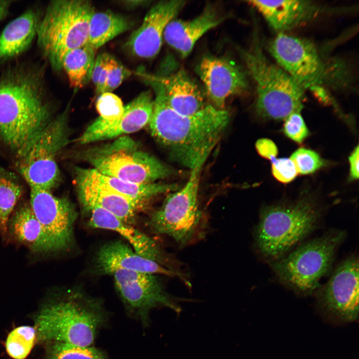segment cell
I'll return each instance as SVG.
<instances>
[{
  "label": "cell",
  "instance_id": "1",
  "mask_svg": "<svg viewBox=\"0 0 359 359\" xmlns=\"http://www.w3.org/2000/svg\"><path fill=\"white\" fill-rule=\"evenodd\" d=\"M146 79L155 93L148 124L151 135L176 162L190 170L203 166L229 123L228 112L208 104L193 115H180L167 104L162 85Z\"/></svg>",
  "mask_w": 359,
  "mask_h": 359
},
{
  "label": "cell",
  "instance_id": "2",
  "mask_svg": "<svg viewBox=\"0 0 359 359\" xmlns=\"http://www.w3.org/2000/svg\"><path fill=\"white\" fill-rule=\"evenodd\" d=\"M42 72L19 66L0 77V139L15 154L52 119Z\"/></svg>",
  "mask_w": 359,
  "mask_h": 359
},
{
  "label": "cell",
  "instance_id": "3",
  "mask_svg": "<svg viewBox=\"0 0 359 359\" xmlns=\"http://www.w3.org/2000/svg\"><path fill=\"white\" fill-rule=\"evenodd\" d=\"M107 316L99 299L80 287L44 305L34 318L36 341L92 346Z\"/></svg>",
  "mask_w": 359,
  "mask_h": 359
},
{
  "label": "cell",
  "instance_id": "4",
  "mask_svg": "<svg viewBox=\"0 0 359 359\" xmlns=\"http://www.w3.org/2000/svg\"><path fill=\"white\" fill-rule=\"evenodd\" d=\"M268 50L277 65L305 90L315 87L347 88L351 72L342 60L327 59L310 40L280 33Z\"/></svg>",
  "mask_w": 359,
  "mask_h": 359
},
{
  "label": "cell",
  "instance_id": "5",
  "mask_svg": "<svg viewBox=\"0 0 359 359\" xmlns=\"http://www.w3.org/2000/svg\"><path fill=\"white\" fill-rule=\"evenodd\" d=\"M321 216L318 204L307 195L263 207L255 230L257 249L268 259L280 258L315 227Z\"/></svg>",
  "mask_w": 359,
  "mask_h": 359
},
{
  "label": "cell",
  "instance_id": "6",
  "mask_svg": "<svg viewBox=\"0 0 359 359\" xmlns=\"http://www.w3.org/2000/svg\"><path fill=\"white\" fill-rule=\"evenodd\" d=\"M94 12L89 0H55L49 3L39 20L36 36L43 55L53 69H61L65 55L87 43L89 21Z\"/></svg>",
  "mask_w": 359,
  "mask_h": 359
},
{
  "label": "cell",
  "instance_id": "7",
  "mask_svg": "<svg viewBox=\"0 0 359 359\" xmlns=\"http://www.w3.org/2000/svg\"><path fill=\"white\" fill-rule=\"evenodd\" d=\"M242 53L255 83L257 114L264 119L281 120L300 112L305 90L279 66L268 60L259 44L255 43Z\"/></svg>",
  "mask_w": 359,
  "mask_h": 359
},
{
  "label": "cell",
  "instance_id": "8",
  "mask_svg": "<svg viewBox=\"0 0 359 359\" xmlns=\"http://www.w3.org/2000/svg\"><path fill=\"white\" fill-rule=\"evenodd\" d=\"M83 157L98 173L136 183L156 182L172 173L166 165L142 150L127 135L89 149L84 151Z\"/></svg>",
  "mask_w": 359,
  "mask_h": 359
},
{
  "label": "cell",
  "instance_id": "9",
  "mask_svg": "<svg viewBox=\"0 0 359 359\" xmlns=\"http://www.w3.org/2000/svg\"><path fill=\"white\" fill-rule=\"evenodd\" d=\"M345 237L343 231H329L275 260L272 268L280 281L296 292L312 294L330 271L336 250Z\"/></svg>",
  "mask_w": 359,
  "mask_h": 359
},
{
  "label": "cell",
  "instance_id": "10",
  "mask_svg": "<svg viewBox=\"0 0 359 359\" xmlns=\"http://www.w3.org/2000/svg\"><path fill=\"white\" fill-rule=\"evenodd\" d=\"M68 108L16 154L17 169L30 188L51 191L59 181L56 158L69 140Z\"/></svg>",
  "mask_w": 359,
  "mask_h": 359
},
{
  "label": "cell",
  "instance_id": "11",
  "mask_svg": "<svg viewBox=\"0 0 359 359\" xmlns=\"http://www.w3.org/2000/svg\"><path fill=\"white\" fill-rule=\"evenodd\" d=\"M202 166L191 170L183 187L168 194L148 220L152 231L170 237L180 246L187 245L198 235L204 224L198 200Z\"/></svg>",
  "mask_w": 359,
  "mask_h": 359
},
{
  "label": "cell",
  "instance_id": "12",
  "mask_svg": "<svg viewBox=\"0 0 359 359\" xmlns=\"http://www.w3.org/2000/svg\"><path fill=\"white\" fill-rule=\"evenodd\" d=\"M115 288L126 309L144 325L152 310L167 307L179 315L180 300L169 294L157 274L119 270L112 274Z\"/></svg>",
  "mask_w": 359,
  "mask_h": 359
},
{
  "label": "cell",
  "instance_id": "13",
  "mask_svg": "<svg viewBox=\"0 0 359 359\" xmlns=\"http://www.w3.org/2000/svg\"><path fill=\"white\" fill-rule=\"evenodd\" d=\"M318 306L328 320L338 324L356 321L359 317V259L351 255L337 267L317 290Z\"/></svg>",
  "mask_w": 359,
  "mask_h": 359
},
{
  "label": "cell",
  "instance_id": "14",
  "mask_svg": "<svg viewBox=\"0 0 359 359\" xmlns=\"http://www.w3.org/2000/svg\"><path fill=\"white\" fill-rule=\"evenodd\" d=\"M30 188L29 204L35 216L60 252L68 251L75 243L78 215L74 204L67 197L55 196L51 190Z\"/></svg>",
  "mask_w": 359,
  "mask_h": 359
},
{
  "label": "cell",
  "instance_id": "15",
  "mask_svg": "<svg viewBox=\"0 0 359 359\" xmlns=\"http://www.w3.org/2000/svg\"><path fill=\"white\" fill-rule=\"evenodd\" d=\"M195 70L204 84L211 105L218 109H224L225 101L229 97L242 94L248 89L245 72L227 58L204 56Z\"/></svg>",
  "mask_w": 359,
  "mask_h": 359
},
{
  "label": "cell",
  "instance_id": "16",
  "mask_svg": "<svg viewBox=\"0 0 359 359\" xmlns=\"http://www.w3.org/2000/svg\"><path fill=\"white\" fill-rule=\"evenodd\" d=\"M153 106L151 92L144 91L124 106L123 114L119 118L107 120L99 116L77 139V142L86 144L137 132L148 125Z\"/></svg>",
  "mask_w": 359,
  "mask_h": 359
},
{
  "label": "cell",
  "instance_id": "17",
  "mask_svg": "<svg viewBox=\"0 0 359 359\" xmlns=\"http://www.w3.org/2000/svg\"><path fill=\"white\" fill-rule=\"evenodd\" d=\"M184 4L183 0H162L154 5L140 27L131 33L125 47L140 58H151L156 56L161 48L166 26Z\"/></svg>",
  "mask_w": 359,
  "mask_h": 359
},
{
  "label": "cell",
  "instance_id": "18",
  "mask_svg": "<svg viewBox=\"0 0 359 359\" xmlns=\"http://www.w3.org/2000/svg\"><path fill=\"white\" fill-rule=\"evenodd\" d=\"M119 270L179 277L189 284L179 271L170 269L140 255L122 241L114 240L99 248L95 258L94 270L98 275H105Z\"/></svg>",
  "mask_w": 359,
  "mask_h": 359
},
{
  "label": "cell",
  "instance_id": "19",
  "mask_svg": "<svg viewBox=\"0 0 359 359\" xmlns=\"http://www.w3.org/2000/svg\"><path fill=\"white\" fill-rule=\"evenodd\" d=\"M89 213L88 225L91 228L107 229L117 232L126 239L140 255L157 262L172 270L173 260L151 237L121 220L112 213L100 208L86 210Z\"/></svg>",
  "mask_w": 359,
  "mask_h": 359
},
{
  "label": "cell",
  "instance_id": "20",
  "mask_svg": "<svg viewBox=\"0 0 359 359\" xmlns=\"http://www.w3.org/2000/svg\"><path fill=\"white\" fill-rule=\"evenodd\" d=\"M275 31L285 33L325 12V7L308 0H250Z\"/></svg>",
  "mask_w": 359,
  "mask_h": 359
},
{
  "label": "cell",
  "instance_id": "21",
  "mask_svg": "<svg viewBox=\"0 0 359 359\" xmlns=\"http://www.w3.org/2000/svg\"><path fill=\"white\" fill-rule=\"evenodd\" d=\"M75 180L90 183L123 196L144 209L156 197L179 189L176 184H139L102 175L94 169L76 168Z\"/></svg>",
  "mask_w": 359,
  "mask_h": 359
},
{
  "label": "cell",
  "instance_id": "22",
  "mask_svg": "<svg viewBox=\"0 0 359 359\" xmlns=\"http://www.w3.org/2000/svg\"><path fill=\"white\" fill-rule=\"evenodd\" d=\"M224 19L215 8L207 5L199 15L189 20L173 19L166 26L163 38L183 57H187L197 41Z\"/></svg>",
  "mask_w": 359,
  "mask_h": 359
},
{
  "label": "cell",
  "instance_id": "23",
  "mask_svg": "<svg viewBox=\"0 0 359 359\" xmlns=\"http://www.w3.org/2000/svg\"><path fill=\"white\" fill-rule=\"evenodd\" d=\"M8 233L32 252L44 255L61 253L35 216L29 203L22 204L12 213L7 223Z\"/></svg>",
  "mask_w": 359,
  "mask_h": 359
},
{
  "label": "cell",
  "instance_id": "24",
  "mask_svg": "<svg viewBox=\"0 0 359 359\" xmlns=\"http://www.w3.org/2000/svg\"><path fill=\"white\" fill-rule=\"evenodd\" d=\"M153 77L162 85L168 106L180 115H193L209 104L198 85L183 69L168 76Z\"/></svg>",
  "mask_w": 359,
  "mask_h": 359
},
{
  "label": "cell",
  "instance_id": "25",
  "mask_svg": "<svg viewBox=\"0 0 359 359\" xmlns=\"http://www.w3.org/2000/svg\"><path fill=\"white\" fill-rule=\"evenodd\" d=\"M79 200L87 210L93 207L103 209L124 222L133 225L136 222L140 207L123 196L90 183L75 180Z\"/></svg>",
  "mask_w": 359,
  "mask_h": 359
},
{
  "label": "cell",
  "instance_id": "26",
  "mask_svg": "<svg viewBox=\"0 0 359 359\" xmlns=\"http://www.w3.org/2000/svg\"><path fill=\"white\" fill-rule=\"evenodd\" d=\"M39 21L37 13L30 9L8 23L0 34V60L25 51L36 35Z\"/></svg>",
  "mask_w": 359,
  "mask_h": 359
},
{
  "label": "cell",
  "instance_id": "27",
  "mask_svg": "<svg viewBox=\"0 0 359 359\" xmlns=\"http://www.w3.org/2000/svg\"><path fill=\"white\" fill-rule=\"evenodd\" d=\"M132 24L127 17L110 10L95 11L89 21L87 43L97 49L130 29Z\"/></svg>",
  "mask_w": 359,
  "mask_h": 359
},
{
  "label": "cell",
  "instance_id": "28",
  "mask_svg": "<svg viewBox=\"0 0 359 359\" xmlns=\"http://www.w3.org/2000/svg\"><path fill=\"white\" fill-rule=\"evenodd\" d=\"M96 50L87 43L70 50L64 56L61 67L72 87L81 88L91 80Z\"/></svg>",
  "mask_w": 359,
  "mask_h": 359
},
{
  "label": "cell",
  "instance_id": "29",
  "mask_svg": "<svg viewBox=\"0 0 359 359\" xmlns=\"http://www.w3.org/2000/svg\"><path fill=\"white\" fill-rule=\"evenodd\" d=\"M23 193L17 177L0 166V235L7 234L8 220Z\"/></svg>",
  "mask_w": 359,
  "mask_h": 359
},
{
  "label": "cell",
  "instance_id": "30",
  "mask_svg": "<svg viewBox=\"0 0 359 359\" xmlns=\"http://www.w3.org/2000/svg\"><path fill=\"white\" fill-rule=\"evenodd\" d=\"M36 341L34 327L22 326L14 329L8 334L5 342L8 355L13 359H25Z\"/></svg>",
  "mask_w": 359,
  "mask_h": 359
},
{
  "label": "cell",
  "instance_id": "31",
  "mask_svg": "<svg viewBox=\"0 0 359 359\" xmlns=\"http://www.w3.org/2000/svg\"><path fill=\"white\" fill-rule=\"evenodd\" d=\"M48 343L46 359H108L103 352L92 346H79L59 342Z\"/></svg>",
  "mask_w": 359,
  "mask_h": 359
},
{
  "label": "cell",
  "instance_id": "32",
  "mask_svg": "<svg viewBox=\"0 0 359 359\" xmlns=\"http://www.w3.org/2000/svg\"><path fill=\"white\" fill-rule=\"evenodd\" d=\"M294 163L298 174H313L325 165L324 160L316 152L305 148L295 151L290 158Z\"/></svg>",
  "mask_w": 359,
  "mask_h": 359
},
{
  "label": "cell",
  "instance_id": "33",
  "mask_svg": "<svg viewBox=\"0 0 359 359\" xmlns=\"http://www.w3.org/2000/svg\"><path fill=\"white\" fill-rule=\"evenodd\" d=\"M96 107L99 117L112 120L120 117L123 112L124 106L121 99L112 92H105L98 97Z\"/></svg>",
  "mask_w": 359,
  "mask_h": 359
},
{
  "label": "cell",
  "instance_id": "34",
  "mask_svg": "<svg viewBox=\"0 0 359 359\" xmlns=\"http://www.w3.org/2000/svg\"><path fill=\"white\" fill-rule=\"evenodd\" d=\"M107 78L105 92H112L118 88L132 72L110 54L107 62Z\"/></svg>",
  "mask_w": 359,
  "mask_h": 359
},
{
  "label": "cell",
  "instance_id": "35",
  "mask_svg": "<svg viewBox=\"0 0 359 359\" xmlns=\"http://www.w3.org/2000/svg\"><path fill=\"white\" fill-rule=\"evenodd\" d=\"M285 120V135L293 141L301 143L308 137L309 131L300 112L292 113Z\"/></svg>",
  "mask_w": 359,
  "mask_h": 359
},
{
  "label": "cell",
  "instance_id": "36",
  "mask_svg": "<svg viewBox=\"0 0 359 359\" xmlns=\"http://www.w3.org/2000/svg\"><path fill=\"white\" fill-rule=\"evenodd\" d=\"M271 161L272 174L279 181L287 183L297 177L298 173L294 163L290 158H275Z\"/></svg>",
  "mask_w": 359,
  "mask_h": 359
},
{
  "label": "cell",
  "instance_id": "37",
  "mask_svg": "<svg viewBox=\"0 0 359 359\" xmlns=\"http://www.w3.org/2000/svg\"><path fill=\"white\" fill-rule=\"evenodd\" d=\"M256 148L261 156L270 161L275 158L278 154L276 144L269 139L258 140L256 143Z\"/></svg>",
  "mask_w": 359,
  "mask_h": 359
},
{
  "label": "cell",
  "instance_id": "38",
  "mask_svg": "<svg viewBox=\"0 0 359 359\" xmlns=\"http://www.w3.org/2000/svg\"><path fill=\"white\" fill-rule=\"evenodd\" d=\"M109 54L107 53H102L96 57L91 77V80L95 87L107 62Z\"/></svg>",
  "mask_w": 359,
  "mask_h": 359
},
{
  "label": "cell",
  "instance_id": "39",
  "mask_svg": "<svg viewBox=\"0 0 359 359\" xmlns=\"http://www.w3.org/2000/svg\"><path fill=\"white\" fill-rule=\"evenodd\" d=\"M359 146L357 145L349 158L350 166L349 179L351 180L359 179Z\"/></svg>",
  "mask_w": 359,
  "mask_h": 359
},
{
  "label": "cell",
  "instance_id": "40",
  "mask_svg": "<svg viewBox=\"0 0 359 359\" xmlns=\"http://www.w3.org/2000/svg\"><path fill=\"white\" fill-rule=\"evenodd\" d=\"M11 2V0H0V20L6 16Z\"/></svg>",
  "mask_w": 359,
  "mask_h": 359
},
{
  "label": "cell",
  "instance_id": "41",
  "mask_svg": "<svg viewBox=\"0 0 359 359\" xmlns=\"http://www.w3.org/2000/svg\"><path fill=\"white\" fill-rule=\"evenodd\" d=\"M125 2H126V3H125V4H126L127 6L131 7H133H133H135V6H138V5H140V4H142V3H144V1H142V0H135V1H134V0H131V1H126Z\"/></svg>",
  "mask_w": 359,
  "mask_h": 359
}]
</instances>
